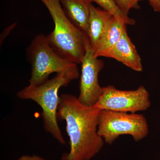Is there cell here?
I'll return each instance as SVG.
<instances>
[{
    "mask_svg": "<svg viewBox=\"0 0 160 160\" xmlns=\"http://www.w3.org/2000/svg\"><path fill=\"white\" fill-rule=\"evenodd\" d=\"M143 0H139V1ZM149 2V5L156 12L160 13V0H146Z\"/></svg>",
    "mask_w": 160,
    "mask_h": 160,
    "instance_id": "14",
    "label": "cell"
},
{
    "mask_svg": "<svg viewBox=\"0 0 160 160\" xmlns=\"http://www.w3.org/2000/svg\"><path fill=\"white\" fill-rule=\"evenodd\" d=\"M98 132L105 143L112 145L123 135L131 136L134 141L140 142L148 135L149 127L143 115L101 110Z\"/></svg>",
    "mask_w": 160,
    "mask_h": 160,
    "instance_id": "5",
    "label": "cell"
},
{
    "mask_svg": "<svg viewBox=\"0 0 160 160\" xmlns=\"http://www.w3.org/2000/svg\"><path fill=\"white\" fill-rule=\"evenodd\" d=\"M65 14L75 26L87 33L91 0H59Z\"/></svg>",
    "mask_w": 160,
    "mask_h": 160,
    "instance_id": "9",
    "label": "cell"
},
{
    "mask_svg": "<svg viewBox=\"0 0 160 160\" xmlns=\"http://www.w3.org/2000/svg\"><path fill=\"white\" fill-rule=\"evenodd\" d=\"M16 160H47L39 156L35 155H24L19 158Z\"/></svg>",
    "mask_w": 160,
    "mask_h": 160,
    "instance_id": "15",
    "label": "cell"
},
{
    "mask_svg": "<svg viewBox=\"0 0 160 160\" xmlns=\"http://www.w3.org/2000/svg\"><path fill=\"white\" fill-rule=\"evenodd\" d=\"M48 9L54 28L47 36L52 48L61 57L81 64L89 45L87 33L72 24L63 10L59 0H40Z\"/></svg>",
    "mask_w": 160,
    "mask_h": 160,
    "instance_id": "3",
    "label": "cell"
},
{
    "mask_svg": "<svg viewBox=\"0 0 160 160\" xmlns=\"http://www.w3.org/2000/svg\"><path fill=\"white\" fill-rule=\"evenodd\" d=\"M103 57L114 59L134 71L143 70L142 60L126 30L118 42Z\"/></svg>",
    "mask_w": 160,
    "mask_h": 160,
    "instance_id": "8",
    "label": "cell"
},
{
    "mask_svg": "<svg viewBox=\"0 0 160 160\" xmlns=\"http://www.w3.org/2000/svg\"><path fill=\"white\" fill-rule=\"evenodd\" d=\"M126 30V25L114 16L109 21L107 28L93 52L95 57H103L104 54L116 44Z\"/></svg>",
    "mask_w": 160,
    "mask_h": 160,
    "instance_id": "11",
    "label": "cell"
},
{
    "mask_svg": "<svg viewBox=\"0 0 160 160\" xmlns=\"http://www.w3.org/2000/svg\"><path fill=\"white\" fill-rule=\"evenodd\" d=\"M26 54L31 66L29 85H38L48 80L51 73H60L77 65L59 55L43 33L35 37L27 48Z\"/></svg>",
    "mask_w": 160,
    "mask_h": 160,
    "instance_id": "4",
    "label": "cell"
},
{
    "mask_svg": "<svg viewBox=\"0 0 160 160\" xmlns=\"http://www.w3.org/2000/svg\"><path fill=\"white\" fill-rule=\"evenodd\" d=\"M100 110L83 105L73 95L60 96L57 118L66 122L70 144L61 160H90L101 151L105 142L98 132Z\"/></svg>",
    "mask_w": 160,
    "mask_h": 160,
    "instance_id": "1",
    "label": "cell"
},
{
    "mask_svg": "<svg viewBox=\"0 0 160 160\" xmlns=\"http://www.w3.org/2000/svg\"><path fill=\"white\" fill-rule=\"evenodd\" d=\"M104 10L109 12L115 18L126 25H134L135 21L121 11L113 0H91Z\"/></svg>",
    "mask_w": 160,
    "mask_h": 160,
    "instance_id": "12",
    "label": "cell"
},
{
    "mask_svg": "<svg viewBox=\"0 0 160 160\" xmlns=\"http://www.w3.org/2000/svg\"><path fill=\"white\" fill-rule=\"evenodd\" d=\"M79 77V72L76 65L66 71L56 73L51 79L38 85H29L17 94L20 99L32 100L40 106L42 111L44 129L62 145H66V143L58 123L59 90Z\"/></svg>",
    "mask_w": 160,
    "mask_h": 160,
    "instance_id": "2",
    "label": "cell"
},
{
    "mask_svg": "<svg viewBox=\"0 0 160 160\" xmlns=\"http://www.w3.org/2000/svg\"><path fill=\"white\" fill-rule=\"evenodd\" d=\"M102 94L94 108L120 112L136 113L151 106L149 92L142 85L132 90H122L108 85L102 87Z\"/></svg>",
    "mask_w": 160,
    "mask_h": 160,
    "instance_id": "6",
    "label": "cell"
},
{
    "mask_svg": "<svg viewBox=\"0 0 160 160\" xmlns=\"http://www.w3.org/2000/svg\"><path fill=\"white\" fill-rule=\"evenodd\" d=\"M80 92L78 100L86 106L93 107L102 94V87L99 84L98 76L104 62L95 57L90 44L82 63Z\"/></svg>",
    "mask_w": 160,
    "mask_h": 160,
    "instance_id": "7",
    "label": "cell"
},
{
    "mask_svg": "<svg viewBox=\"0 0 160 160\" xmlns=\"http://www.w3.org/2000/svg\"><path fill=\"white\" fill-rule=\"evenodd\" d=\"M113 16L109 12L97 8L92 4L90 6L87 34L93 52Z\"/></svg>",
    "mask_w": 160,
    "mask_h": 160,
    "instance_id": "10",
    "label": "cell"
},
{
    "mask_svg": "<svg viewBox=\"0 0 160 160\" xmlns=\"http://www.w3.org/2000/svg\"><path fill=\"white\" fill-rule=\"evenodd\" d=\"M121 11L126 16H128L132 9H139V0H113Z\"/></svg>",
    "mask_w": 160,
    "mask_h": 160,
    "instance_id": "13",
    "label": "cell"
}]
</instances>
